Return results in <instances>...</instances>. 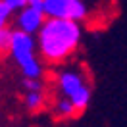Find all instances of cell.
Here are the masks:
<instances>
[{
	"instance_id": "obj_1",
	"label": "cell",
	"mask_w": 127,
	"mask_h": 127,
	"mask_svg": "<svg viewBox=\"0 0 127 127\" xmlns=\"http://www.w3.org/2000/svg\"><path fill=\"white\" fill-rule=\"evenodd\" d=\"M50 104L48 112L54 121L77 119L89 108L93 98V81L85 67L81 65H62L56 67L48 81Z\"/></svg>"
},
{
	"instance_id": "obj_2",
	"label": "cell",
	"mask_w": 127,
	"mask_h": 127,
	"mask_svg": "<svg viewBox=\"0 0 127 127\" xmlns=\"http://www.w3.org/2000/svg\"><path fill=\"white\" fill-rule=\"evenodd\" d=\"M83 27L75 21L65 19H46L40 31L35 35L37 52L44 65L62 67L67 65L81 46Z\"/></svg>"
},
{
	"instance_id": "obj_3",
	"label": "cell",
	"mask_w": 127,
	"mask_h": 127,
	"mask_svg": "<svg viewBox=\"0 0 127 127\" xmlns=\"http://www.w3.org/2000/svg\"><path fill=\"white\" fill-rule=\"evenodd\" d=\"M8 56L16 67L21 73V79L27 81H42L46 77V65L42 64L37 52V40L33 35L16 31L12 35V44H10Z\"/></svg>"
},
{
	"instance_id": "obj_4",
	"label": "cell",
	"mask_w": 127,
	"mask_h": 127,
	"mask_svg": "<svg viewBox=\"0 0 127 127\" xmlns=\"http://www.w3.org/2000/svg\"><path fill=\"white\" fill-rule=\"evenodd\" d=\"M42 12L46 19H65L81 23L89 17L87 0H42Z\"/></svg>"
},
{
	"instance_id": "obj_5",
	"label": "cell",
	"mask_w": 127,
	"mask_h": 127,
	"mask_svg": "<svg viewBox=\"0 0 127 127\" xmlns=\"http://www.w3.org/2000/svg\"><path fill=\"white\" fill-rule=\"evenodd\" d=\"M23 93H21V106L29 114H40L48 110L50 104V87L48 81H27L23 79Z\"/></svg>"
},
{
	"instance_id": "obj_6",
	"label": "cell",
	"mask_w": 127,
	"mask_h": 127,
	"mask_svg": "<svg viewBox=\"0 0 127 127\" xmlns=\"http://www.w3.org/2000/svg\"><path fill=\"white\" fill-rule=\"evenodd\" d=\"M46 21V16L40 6H31L27 4L25 8H21L19 12H16L14 16V29L16 31H21V33H27V35H37L40 31V27L44 25Z\"/></svg>"
},
{
	"instance_id": "obj_7",
	"label": "cell",
	"mask_w": 127,
	"mask_h": 127,
	"mask_svg": "<svg viewBox=\"0 0 127 127\" xmlns=\"http://www.w3.org/2000/svg\"><path fill=\"white\" fill-rule=\"evenodd\" d=\"M14 16H16V12L4 0H0V29H6L14 23Z\"/></svg>"
},
{
	"instance_id": "obj_8",
	"label": "cell",
	"mask_w": 127,
	"mask_h": 127,
	"mask_svg": "<svg viewBox=\"0 0 127 127\" xmlns=\"http://www.w3.org/2000/svg\"><path fill=\"white\" fill-rule=\"evenodd\" d=\"M12 35H14V29H12V27L0 29V54H8L10 44H12Z\"/></svg>"
},
{
	"instance_id": "obj_9",
	"label": "cell",
	"mask_w": 127,
	"mask_h": 127,
	"mask_svg": "<svg viewBox=\"0 0 127 127\" xmlns=\"http://www.w3.org/2000/svg\"><path fill=\"white\" fill-rule=\"evenodd\" d=\"M4 2H6L10 8L14 10V12H19L21 8H25V6H27V2H29V0H4Z\"/></svg>"
}]
</instances>
